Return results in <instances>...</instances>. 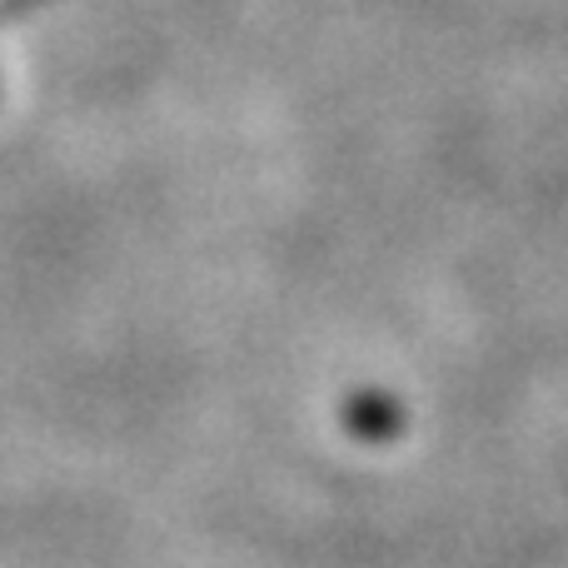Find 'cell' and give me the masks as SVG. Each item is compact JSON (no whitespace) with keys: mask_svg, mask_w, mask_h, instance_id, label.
<instances>
[{"mask_svg":"<svg viewBox=\"0 0 568 568\" xmlns=\"http://www.w3.org/2000/svg\"><path fill=\"white\" fill-rule=\"evenodd\" d=\"M344 424H349L359 439H389V434H399L404 409L389 394H354L349 409H344Z\"/></svg>","mask_w":568,"mask_h":568,"instance_id":"6da1fadb","label":"cell"}]
</instances>
